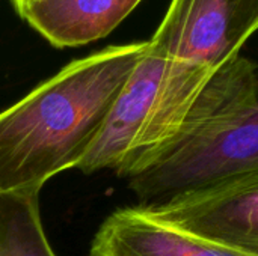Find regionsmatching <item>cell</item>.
<instances>
[{
  "instance_id": "obj_1",
  "label": "cell",
  "mask_w": 258,
  "mask_h": 256,
  "mask_svg": "<svg viewBox=\"0 0 258 256\" xmlns=\"http://www.w3.org/2000/svg\"><path fill=\"white\" fill-rule=\"evenodd\" d=\"M148 41L106 47L67 65L0 112V192L38 195L59 172L77 167Z\"/></svg>"
},
{
  "instance_id": "obj_2",
  "label": "cell",
  "mask_w": 258,
  "mask_h": 256,
  "mask_svg": "<svg viewBox=\"0 0 258 256\" xmlns=\"http://www.w3.org/2000/svg\"><path fill=\"white\" fill-rule=\"evenodd\" d=\"M258 169V60L239 54L203 89L178 134L138 174L141 205Z\"/></svg>"
},
{
  "instance_id": "obj_3",
  "label": "cell",
  "mask_w": 258,
  "mask_h": 256,
  "mask_svg": "<svg viewBox=\"0 0 258 256\" xmlns=\"http://www.w3.org/2000/svg\"><path fill=\"white\" fill-rule=\"evenodd\" d=\"M258 32V0H171L150 44L168 59L218 71Z\"/></svg>"
},
{
  "instance_id": "obj_4",
  "label": "cell",
  "mask_w": 258,
  "mask_h": 256,
  "mask_svg": "<svg viewBox=\"0 0 258 256\" xmlns=\"http://www.w3.org/2000/svg\"><path fill=\"white\" fill-rule=\"evenodd\" d=\"M139 208L172 228L258 256V169Z\"/></svg>"
},
{
  "instance_id": "obj_5",
  "label": "cell",
  "mask_w": 258,
  "mask_h": 256,
  "mask_svg": "<svg viewBox=\"0 0 258 256\" xmlns=\"http://www.w3.org/2000/svg\"><path fill=\"white\" fill-rule=\"evenodd\" d=\"M166 66L168 57L148 41L116 97L97 142L77 169L85 174L101 169H113L118 175L122 172L151 118Z\"/></svg>"
},
{
  "instance_id": "obj_6",
  "label": "cell",
  "mask_w": 258,
  "mask_h": 256,
  "mask_svg": "<svg viewBox=\"0 0 258 256\" xmlns=\"http://www.w3.org/2000/svg\"><path fill=\"white\" fill-rule=\"evenodd\" d=\"M89 256H249L172 228L139 207L109 216L100 226Z\"/></svg>"
},
{
  "instance_id": "obj_7",
  "label": "cell",
  "mask_w": 258,
  "mask_h": 256,
  "mask_svg": "<svg viewBox=\"0 0 258 256\" xmlns=\"http://www.w3.org/2000/svg\"><path fill=\"white\" fill-rule=\"evenodd\" d=\"M142 0H32L20 17L53 47H80L112 33Z\"/></svg>"
},
{
  "instance_id": "obj_8",
  "label": "cell",
  "mask_w": 258,
  "mask_h": 256,
  "mask_svg": "<svg viewBox=\"0 0 258 256\" xmlns=\"http://www.w3.org/2000/svg\"><path fill=\"white\" fill-rule=\"evenodd\" d=\"M0 256H56L44 234L38 195L0 192Z\"/></svg>"
},
{
  "instance_id": "obj_9",
  "label": "cell",
  "mask_w": 258,
  "mask_h": 256,
  "mask_svg": "<svg viewBox=\"0 0 258 256\" xmlns=\"http://www.w3.org/2000/svg\"><path fill=\"white\" fill-rule=\"evenodd\" d=\"M32 0H9V3L12 5V8L17 11V14L20 15V12L24 9V6L27 5V3H30Z\"/></svg>"
}]
</instances>
